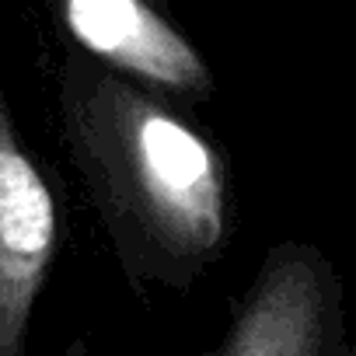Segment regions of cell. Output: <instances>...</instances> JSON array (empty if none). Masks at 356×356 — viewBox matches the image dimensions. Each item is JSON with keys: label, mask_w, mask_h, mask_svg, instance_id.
<instances>
[{"label": "cell", "mask_w": 356, "mask_h": 356, "mask_svg": "<svg viewBox=\"0 0 356 356\" xmlns=\"http://www.w3.org/2000/svg\"><path fill=\"white\" fill-rule=\"evenodd\" d=\"M60 119L129 283L189 290L231 241L224 147L189 105L77 46L60 67Z\"/></svg>", "instance_id": "6da1fadb"}, {"label": "cell", "mask_w": 356, "mask_h": 356, "mask_svg": "<svg viewBox=\"0 0 356 356\" xmlns=\"http://www.w3.org/2000/svg\"><path fill=\"white\" fill-rule=\"evenodd\" d=\"M342 283L332 262L304 241L269 248L255 283L234 304L224 356H349L342 335Z\"/></svg>", "instance_id": "7a4b0ae2"}, {"label": "cell", "mask_w": 356, "mask_h": 356, "mask_svg": "<svg viewBox=\"0 0 356 356\" xmlns=\"http://www.w3.org/2000/svg\"><path fill=\"white\" fill-rule=\"evenodd\" d=\"M70 46L182 102L207 105L217 77L168 0H46Z\"/></svg>", "instance_id": "3957f363"}, {"label": "cell", "mask_w": 356, "mask_h": 356, "mask_svg": "<svg viewBox=\"0 0 356 356\" xmlns=\"http://www.w3.org/2000/svg\"><path fill=\"white\" fill-rule=\"evenodd\" d=\"M60 248V207L0 88V356H22Z\"/></svg>", "instance_id": "277c9868"}]
</instances>
